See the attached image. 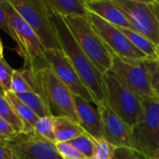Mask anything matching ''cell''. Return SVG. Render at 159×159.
Masks as SVG:
<instances>
[{
  "mask_svg": "<svg viewBox=\"0 0 159 159\" xmlns=\"http://www.w3.org/2000/svg\"><path fill=\"white\" fill-rule=\"evenodd\" d=\"M0 117L8 121L19 134L24 133V125L15 113L5 92L1 88H0Z\"/></svg>",
  "mask_w": 159,
  "mask_h": 159,
  "instance_id": "cell-21",
  "label": "cell"
},
{
  "mask_svg": "<svg viewBox=\"0 0 159 159\" xmlns=\"http://www.w3.org/2000/svg\"><path fill=\"white\" fill-rule=\"evenodd\" d=\"M115 147L106 139H96V150L93 159H114Z\"/></svg>",
  "mask_w": 159,
  "mask_h": 159,
  "instance_id": "cell-24",
  "label": "cell"
},
{
  "mask_svg": "<svg viewBox=\"0 0 159 159\" xmlns=\"http://www.w3.org/2000/svg\"><path fill=\"white\" fill-rule=\"evenodd\" d=\"M111 53L112 57L111 70L120 81L137 94L142 101L155 100L151 85L150 71L147 66L148 59L130 60L122 58L113 52Z\"/></svg>",
  "mask_w": 159,
  "mask_h": 159,
  "instance_id": "cell-6",
  "label": "cell"
},
{
  "mask_svg": "<svg viewBox=\"0 0 159 159\" xmlns=\"http://www.w3.org/2000/svg\"><path fill=\"white\" fill-rule=\"evenodd\" d=\"M19 133L13 128V126L6 121L4 118L0 117V139L11 140L16 138Z\"/></svg>",
  "mask_w": 159,
  "mask_h": 159,
  "instance_id": "cell-30",
  "label": "cell"
},
{
  "mask_svg": "<svg viewBox=\"0 0 159 159\" xmlns=\"http://www.w3.org/2000/svg\"><path fill=\"white\" fill-rule=\"evenodd\" d=\"M45 59L50 68L75 96L95 104L91 93L61 50H46Z\"/></svg>",
  "mask_w": 159,
  "mask_h": 159,
  "instance_id": "cell-12",
  "label": "cell"
},
{
  "mask_svg": "<svg viewBox=\"0 0 159 159\" xmlns=\"http://www.w3.org/2000/svg\"><path fill=\"white\" fill-rule=\"evenodd\" d=\"M14 11L34 29L45 50H61L51 16L43 0H7Z\"/></svg>",
  "mask_w": 159,
  "mask_h": 159,
  "instance_id": "cell-4",
  "label": "cell"
},
{
  "mask_svg": "<svg viewBox=\"0 0 159 159\" xmlns=\"http://www.w3.org/2000/svg\"><path fill=\"white\" fill-rule=\"evenodd\" d=\"M158 60H159V54H158Z\"/></svg>",
  "mask_w": 159,
  "mask_h": 159,
  "instance_id": "cell-36",
  "label": "cell"
},
{
  "mask_svg": "<svg viewBox=\"0 0 159 159\" xmlns=\"http://www.w3.org/2000/svg\"><path fill=\"white\" fill-rule=\"evenodd\" d=\"M152 9L154 11V13H155V16H156V19L158 21V24H159V7L155 4V3H152Z\"/></svg>",
  "mask_w": 159,
  "mask_h": 159,
  "instance_id": "cell-32",
  "label": "cell"
},
{
  "mask_svg": "<svg viewBox=\"0 0 159 159\" xmlns=\"http://www.w3.org/2000/svg\"><path fill=\"white\" fill-rule=\"evenodd\" d=\"M86 19L94 30L103 40L108 50L116 55L130 60H145L149 59L142 52L137 49L126 36L115 26L92 12H88Z\"/></svg>",
  "mask_w": 159,
  "mask_h": 159,
  "instance_id": "cell-9",
  "label": "cell"
},
{
  "mask_svg": "<svg viewBox=\"0 0 159 159\" xmlns=\"http://www.w3.org/2000/svg\"><path fill=\"white\" fill-rule=\"evenodd\" d=\"M9 143L13 152V159H64L55 142L35 132L19 134Z\"/></svg>",
  "mask_w": 159,
  "mask_h": 159,
  "instance_id": "cell-11",
  "label": "cell"
},
{
  "mask_svg": "<svg viewBox=\"0 0 159 159\" xmlns=\"http://www.w3.org/2000/svg\"><path fill=\"white\" fill-rule=\"evenodd\" d=\"M98 108L102 118L105 139L115 148H134L132 127L113 111L108 102L100 103Z\"/></svg>",
  "mask_w": 159,
  "mask_h": 159,
  "instance_id": "cell-13",
  "label": "cell"
},
{
  "mask_svg": "<svg viewBox=\"0 0 159 159\" xmlns=\"http://www.w3.org/2000/svg\"><path fill=\"white\" fill-rule=\"evenodd\" d=\"M76 111L79 118V124L84 131L95 139H105L103 123L98 106L74 95Z\"/></svg>",
  "mask_w": 159,
  "mask_h": 159,
  "instance_id": "cell-14",
  "label": "cell"
},
{
  "mask_svg": "<svg viewBox=\"0 0 159 159\" xmlns=\"http://www.w3.org/2000/svg\"><path fill=\"white\" fill-rule=\"evenodd\" d=\"M8 100L12 106L15 113L24 125V133L28 134L35 132V125L39 120V116L25 103H24L13 92H5Z\"/></svg>",
  "mask_w": 159,
  "mask_h": 159,
  "instance_id": "cell-17",
  "label": "cell"
},
{
  "mask_svg": "<svg viewBox=\"0 0 159 159\" xmlns=\"http://www.w3.org/2000/svg\"><path fill=\"white\" fill-rule=\"evenodd\" d=\"M143 103L144 117L132 127L134 148L151 159H159V102L145 100Z\"/></svg>",
  "mask_w": 159,
  "mask_h": 159,
  "instance_id": "cell-8",
  "label": "cell"
},
{
  "mask_svg": "<svg viewBox=\"0 0 159 159\" xmlns=\"http://www.w3.org/2000/svg\"><path fill=\"white\" fill-rule=\"evenodd\" d=\"M10 25L12 32L11 39L17 44L18 53L25 60V66L39 69L47 65L46 50L34 29L11 6Z\"/></svg>",
  "mask_w": 159,
  "mask_h": 159,
  "instance_id": "cell-5",
  "label": "cell"
},
{
  "mask_svg": "<svg viewBox=\"0 0 159 159\" xmlns=\"http://www.w3.org/2000/svg\"><path fill=\"white\" fill-rule=\"evenodd\" d=\"M51 19L56 32L61 51L68 59L79 77L91 93L95 100V104L98 106L100 103L107 102L106 86L102 77L103 74L99 72L80 47L64 18L54 12H52Z\"/></svg>",
  "mask_w": 159,
  "mask_h": 159,
  "instance_id": "cell-1",
  "label": "cell"
},
{
  "mask_svg": "<svg viewBox=\"0 0 159 159\" xmlns=\"http://www.w3.org/2000/svg\"><path fill=\"white\" fill-rule=\"evenodd\" d=\"M102 77L106 86L107 102L113 111L131 127L141 122L145 114L142 99L126 87L111 69Z\"/></svg>",
  "mask_w": 159,
  "mask_h": 159,
  "instance_id": "cell-2",
  "label": "cell"
},
{
  "mask_svg": "<svg viewBox=\"0 0 159 159\" xmlns=\"http://www.w3.org/2000/svg\"><path fill=\"white\" fill-rule=\"evenodd\" d=\"M132 26L159 48V24L152 4L132 0H113Z\"/></svg>",
  "mask_w": 159,
  "mask_h": 159,
  "instance_id": "cell-10",
  "label": "cell"
},
{
  "mask_svg": "<svg viewBox=\"0 0 159 159\" xmlns=\"http://www.w3.org/2000/svg\"><path fill=\"white\" fill-rule=\"evenodd\" d=\"M119 28L131 41V43L137 49L142 52L149 59H152V60L158 59L159 48L155 44H153L148 38L130 28H124V27H119Z\"/></svg>",
  "mask_w": 159,
  "mask_h": 159,
  "instance_id": "cell-19",
  "label": "cell"
},
{
  "mask_svg": "<svg viewBox=\"0 0 159 159\" xmlns=\"http://www.w3.org/2000/svg\"><path fill=\"white\" fill-rule=\"evenodd\" d=\"M69 142L87 158L93 159L96 150V139L89 134L84 133Z\"/></svg>",
  "mask_w": 159,
  "mask_h": 159,
  "instance_id": "cell-22",
  "label": "cell"
},
{
  "mask_svg": "<svg viewBox=\"0 0 159 159\" xmlns=\"http://www.w3.org/2000/svg\"><path fill=\"white\" fill-rule=\"evenodd\" d=\"M56 148L64 159H89L78 149H76L69 141L68 142H57Z\"/></svg>",
  "mask_w": 159,
  "mask_h": 159,
  "instance_id": "cell-27",
  "label": "cell"
},
{
  "mask_svg": "<svg viewBox=\"0 0 159 159\" xmlns=\"http://www.w3.org/2000/svg\"><path fill=\"white\" fill-rule=\"evenodd\" d=\"M132 1H137V2H141V3H146V4L154 3V0H132Z\"/></svg>",
  "mask_w": 159,
  "mask_h": 159,
  "instance_id": "cell-33",
  "label": "cell"
},
{
  "mask_svg": "<svg viewBox=\"0 0 159 159\" xmlns=\"http://www.w3.org/2000/svg\"><path fill=\"white\" fill-rule=\"evenodd\" d=\"M84 6L88 11L115 26L132 29L131 25L113 0H84Z\"/></svg>",
  "mask_w": 159,
  "mask_h": 159,
  "instance_id": "cell-15",
  "label": "cell"
},
{
  "mask_svg": "<svg viewBox=\"0 0 159 159\" xmlns=\"http://www.w3.org/2000/svg\"><path fill=\"white\" fill-rule=\"evenodd\" d=\"M14 69L3 58L0 59V88L4 92L11 91V81Z\"/></svg>",
  "mask_w": 159,
  "mask_h": 159,
  "instance_id": "cell-25",
  "label": "cell"
},
{
  "mask_svg": "<svg viewBox=\"0 0 159 159\" xmlns=\"http://www.w3.org/2000/svg\"><path fill=\"white\" fill-rule=\"evenodd\" d=\"M3 44L1 41V39H0V59H3Z\"/></svg>",
  "mask_w": 159,
  "mask_h": 159,
  "instance_id": "cell-34",
  "label": "cell"
},
{
  "mask_svg": "<svg viewBox=\"0 0 159 159\" xmlns=\"http://www.w3.org/2000/svg\"><path fill=\"white\" fill-rule=\"evenodd\" d=\"M147 66L151 76V85L154 99L159 102V60H147Z\"/></svg>",
  "mask_w": 159,
  "mask_h": 159,
  "instance_id": "cell-26",
  "label": "cell"
},
{
  "mask_svg": "<svg viewBox=\"0 0 159 159\" xmlns=\"http://www.w3.org/2000/svg\"><path fill=\"white\" fill-rule=\"evenodd\" d=\"M35 133L55 142L54 140V115L39 117L36 125Z\"/></svg>",
  "mask_w": 159,
  "mask_h": 159,
  "instance_id": "cell-23",
  "label": "cell"
},
{
  "mask_svg": "<svg viewBox=\"0 0 159 159\" xmlns=\"http://www.w3.org/2000/svg\"><path fill=\"white\" fill-rule=\"evenodd\" d=\"M63 18L80 47L99 72L104 74L111 70L112 66L111 53L86 17L72 15Z\"/></svg>",
  "mask_w": 159,
  "mask_h": 159,
  "instance_id": "cell-3",
  "label": "cell"
},
{
  "mask_svg": "<svg viewBox=\"0 0 159 159\" xmlns=\"http://www.w3.org/2000/svg\"><path fill=\"white\" fill-rule=\"evenodd\" d=\"M86 133L78 123L65 115H54V140L68 142Z\"/></svg>",
  "mask_w": 159,
  "mask_h": 159,
  "instance_id": "cell-16",
  "label": "cell"
},
{
  "mask_svg": "<svg viewBox=\"0 0 159 159\" xmlns=\"http://www.w3.org/2000/svg\"><path fill=\"white\" fill-rule=\"evenodd\" d=\"M0 159H13V152L7 139H0Z\"/></svg>",
  "mask_w": 159,
  "mask_h": 159,
  "instance_id": "cell-31",
  "label": "cell"
},
{
  "mask_svg": "<svg viewBox=\"0 0 159 159\" xmlns=\"http://www.w3.org/2000/svg\"><path fill=\"white\" fill-rule=\"evenodd\" d=\"M16 96L33 111H35L39 117L53 115L48 102L39 94L36 92H25L22 94H16Z\"/></svg>",
  "mask_w": 159,
  "mask_h": 159,
  "instance_id": "cell-20",
  "label": "cell"
},
{
  "mask_svg": "<svg viewBox=\"0 0 159 159\" xmlns=\"http://www.w3.org/2000/svg\"><path fill=\"white\" fill-rule=\"evenodd\" d=\"M91 1H95V0H91Z\"/></svg>",
  "mask_w": 159,
  "mask_h": 159,
  "instance_id": "cell-37",
  "label": "cell"
},
{
  "mask_svg": "<svg viewBox=\"0 0 159 159\" xmlns=\"http://www.w3.org/2000/svg\"><path fill=\"white\" fill-rule=\"evenodd\" d=\"M154 3L159 7V0H154Z\"/></svg>",
  "mask_w": 159,
  "mask_h": 159,
  "instance_id": "cell-35",
  "label": "cell"
},
{
  "mask_svg": "<svg viewBox=\"0 0 159 159\" xmlns=\"http://www.w3.org/2000/svg\"><path fill=\"white\" fill-rule=\"evenodd\" d=\"M10 10L11 5L7 0H0V29H2L11 38L12 32L11 29L9 18Z\"/></svg>",
  "mask_w": 159,
  "mask_h": 159,
  "instance_id": "cell-29",
  "label": "cell"
},
{
  "mask_svg": "<svg viewBox=\"0 0 159 159\" xmlns=\"http://www.w3.org/2000/svg\"><path fill=\"white\" fill-rule=\"evenodd\" d=\"M49 9L62 16H82L86 17L88 11L84 6V0H43Z\"/></svg>",
  "mask_w": 159,
  "mask_h": 159,
  "instance_id": "cell-18",
  "label": "cell"
},
{
  "mask_svg": "<svg viewBox=\"0 0 159 159\" xmlns=\"http://www.w3.org/2000/svg\"><path fill=\"white\" fill-rule=\"evenodd\" d=\"M33 70L38 75L43 96L51 110L53 108L54 111L59 113L58 115L67 116L79 124V118L74 101V94L61 82V80L54 74L48 65L41 68Z\"/></svg>",
  "mask_w": 159,
  "mask_h": 159,
  "instance_id": "cell-7",
  "label": "cell"
},
{
  "mask_svg": "<svg viewBox=\"0 0 159 159\" xmlns=\"http://www.w3.org/2000/svg\"><path fill=\"white\" fill-rule=\"evenodd\" d=\"M114 159H151L139 150L130 147H118L114 151Z\"/></svg>",
  "mask_w": 159,
  "mask_h": 159,
  "instance_id": "cell-28",
  "label": "cell"
}]
</instances>
